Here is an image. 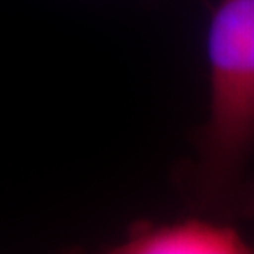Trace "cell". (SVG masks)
<instances>
[{"instance_id":"cell-1","label":"cell","mask_w":254,"mask_h":254,"mask_svg":"<svg viewBox=\"0 0 254 254\" xmlns=\"http://www.w3.org/2000/svg\"><path fill=\"white\" fill-rule=\"evenodd\" d=\"M210 114L198 139L193 189L225 206L254 150V0H221L208 30Z\"/></svg>"},{"instance_id":"cell-2","label":"cell","mask_w":254,"mask_h":254,"mask_svg":"<svg viewBox=\"0 0 254 254\" xmlns=\"http://www.w3.org/2000/svg\"><path fill=\"white\" fill-rule=\"evenodd\" d=\"M253 246L235 228L205 220L155 225L137 221L123 241L108 248L111 254H248Z\"/></svg>"}]
</instances>
